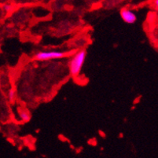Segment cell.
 I'll return each mask as SVG.
<instances>
[{
  "instance_id": "6",
  "label": "cell",
  "mask_w": 158,
  "mask_h": 158,
  "mask_svg": "<svg viewBox=\"0 0 158 158\" xmlns=\"http://www.w3.org/2000/svg\"><path fill=\"white\" fill-rule=\"evenodd\" d=\"M3 9L6 12H9L11 9V6L10 5H4Z\"/></svg>"
},
{
  "instance_id": "5",
  "label": "cell",
  "mask_w": 158,
  "mask_h": 158,
  "mask_svg": "<svg viewBox=\"0 0 158 158\" xmlns=\"http://www.w3.org/2000/svg\"><path fill=\"white\" fill-rule=\"evenodd\" d=\"M15 95H16L15 91H14V90H10L9 91V93H8V96H9V98H10V100L14 99V98H15Z\"/></svg>"
},
{
  "instance_id": "4",
  "label": "cell",
  "mask_w": 158,
  "mask_h": 158,
  "mask_svg": "<svg viewBox=\"0 0 158 158\" xmlns=\"http://www.w3.org/2000/svg\"><path fill=\"white\" fill-rule=\"evenodd\" d=\"M18 115H19L21 120L23 121H28L30 120V113L27 110L24 109H20L18 110Z\"/></svg>"
},
{
  "instance_id": "3",
  "label": "cell",
  "mask_w": 158,
  "mask_h": 158,
  "mask_svg": "<svg viewBox=\"0 0 158 158\" xmlns=\"http://www.w3.org/2000/svg\"><path fill=\"white\" fill-rule=\"evenodd\" d=\"M120 17L121 19L127 24H134L135 23L136 20H137V17L136 14L134 12H132L131 10L127 9V8H123L120 10Z\"/></svg>"
},
{
  "instance_id": "2",
  "label": "cell",
  "mask_w": 158,
  "mask_h": 158,
  "mask_svg": "<svg viewBox=\"0 0 158 158\" xmlns=\"http://www.w3.org/2000/svg\"><path fill=\"white\" fill-rule=\"evenodd\" d=\"M67 56L65 52L59 51H40L35 55V59L39 61H51L54 59H60Z\"/></svg>"
},
{
  "instance_id": "1",
  "label": "cell",
  "mask_w": 158,
  "mask_h": 158,
  "mask_svg": "<svg viewBox=\"0 0 158 158\" xmlns=\"http://www.w3.org/2000/svg\"><path fill=\"white\" fill-rule=\"evenodd\" d=\"M87 53L84 50L79 51L77 54H75L71 58L69 64V72L73 77H77L81 72L83 65L85 62Z\"/></svg>"
},
{
  "instance_id": "7",
  "label": "cell",
  "mask_w": 158,
  "mask_h": 158,
  "mask_svg": "<svg viewBox=\"0 0 158 158\" xmlns=\"http://www.w3.org/2000/svg\"><path fill=\"white\" fill-rule=\"evenodd\" d=\"M154 4H155V7H156V8H157V6H158V0H155Z\"/></svg>"
}]
</instances>
